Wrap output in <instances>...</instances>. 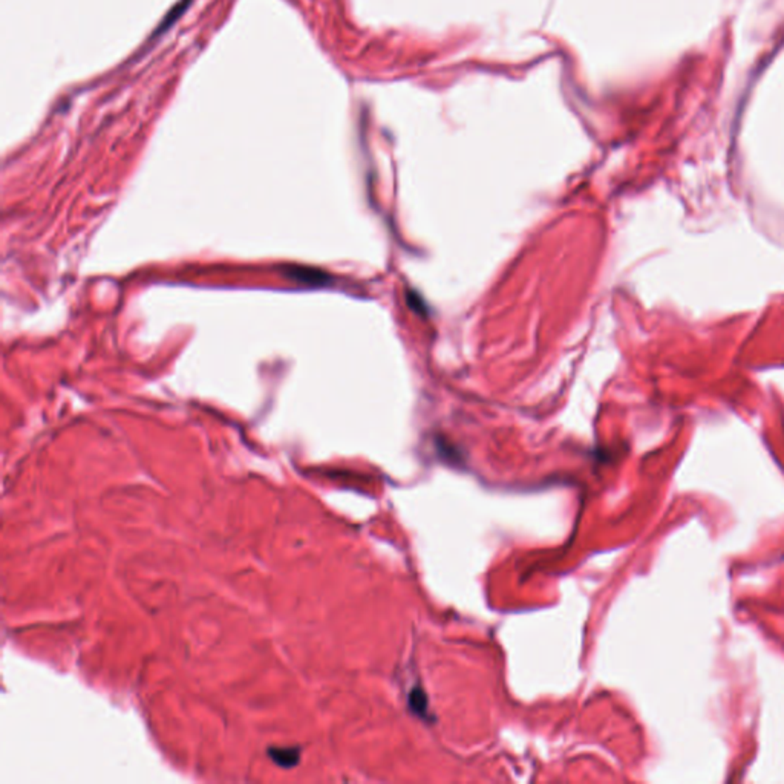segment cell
<instances>
[{
    "label": "cell",
    "mask_w": 784,
    "mask_h": 784,
    "mask_svg": "<svg viewBox=\"0 0 784 784\" xmlns=\"http://www.w3.org/2000/svg\"><path fill=\"white\" fill-rule=\"evenodd\" d=\"M273 760L283 766V768H291L293 764H296L299 760V752L296 749H282V751H270Z\"/></svg>",
    "instance_id": "6da1fadb"
},
{
    "label": "cell",
    "mask_w": 784,
    "mask_h": 784,
    "mask_svg": "<svg viewBox=\"0 0 784 784\" xmlns=\"http://www.w3.org/2000/svg\"><path fill=\"white\" fill-rule=\"evenodd\" d=\"M413 702H418V705H417L413 709L418 711V712H421V711L425 712V711H426V699H425V694H423V693H421V691H413V693L411 694V703H413Z\"/></svg>",
    "instance_id": "7a4b0ae2"
}]
</instances>
